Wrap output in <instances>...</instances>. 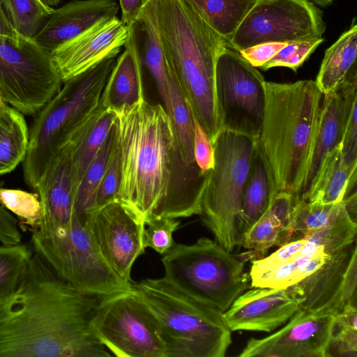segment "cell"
<instances>
[{
    "label": "cell",
    "instance_id": "22",
    "mask_svg": "<svg viewBox=\"0 0 357 357\" xmlns=\"http://www.w3.org/2000/svg\"><path fill=\"white\" fill-rule=\"evenodd\" d=\"M125 50L116 59L100 97L102 107L113 113L145 99L143 77L135 48L128 38Z\"/></svg>",
    "mask_w": 357,
    "mask_h": 357
},
{
    "label": "cell",
    "instance_id": "21",
    "mask_svg": "<svg viewBox=\"0 0 357 357\" xmlns=\"http://www.w3.org/2000/svg\"><path fill=\"white\" fill-rule=\"evenodd\" d=\"M357 80L323 95L319 122L307 176L299 199L305 200L327 155L341 144L347 118L357 100Z\"/></svg>",
    "mask_w": 357,
    "mask_h": 357
},
{
    "label": "cell",
    "instance_id": "46",
    "mask_svg": "<svg viewBox=\"0 0 357 357\" xmlns=\"http://www.w3.org/2000/svg\"><path fill=\"white\" fill-rule=\"evenodd\" d=\"M17 219L0 204V243L15 245L21 243L22 234Z\"/></svg>",
    "mask_w": 357,
    "mask_h": 357
},
{
    "label": "cell",
    "instance_id": "37",
    "mask_svg": "<svg viewBox=\"0 0 357 357\" xmlns=\"http://www.w3.org/2000/svg\"><path fill=\"white\" fill-rule=\"evenodd\" d=\"M357 356V305L347 306L335 315L327 357Z\"/></svg>",
    "mask_w": 357,
    "mask_h": 357
},
{
    "label": "cell",
    "instance_id": "45",
    "mask_svg": "<svg viewBox=\"0 0 357 357\" xmlns=\"http://www.w3.org/2000/svg\"><path fill=\"white\" fill-rule=\"evenodd\" d=\"M288 43H264L244 49L239 54L252 66L260 68L273 58Z\"/></svg>",
    "mask_w": 357,
    "mask_h": 357
},
{
    "label": "cell",
    "instance_id": "10",
    "mask_svg": "<svg viewBox=\"0 0 357 357\" xmlns=\"http://www.w3.org/2000/svg\"><path fill=\"white\" fill-rule=\"evenodd\" d=\"M91 329L112 356L165 357L158 322L132 288L101 298Z\"/></svg>",
    "mask_w": 357,
    "mask_h": 357
},
{
    "label": "cell",
    "instance_id": "47",
    "mask_svg": "<svg viewBox=\"0 0 357 357\" xmlns=\"http://www.w3.org/2000/svg\"><path fill=\"white\" fill-rule=\"evenodd\" d=\"M149 0H119L121 20L130 25L138 16Z\"/></svg>",
    "mask_w": 357,
    "mask_h": 357
},
{
    "label": "cell",
    "instance_id": "7",
    "mask_svg": "<svg viewBox=\"0 0 357 357\" xmlns=\"http://www.w3.org/2000/svg\"><path fill=\"white\" fill-rule=\"evenodd\" d=\"M161 261L166 280L222 313L251 287L245 260L206 237L190 245L174 243Z\"/></svg>",
    "mask_w": 357,
    "mask_h": 357
},
{
    "label": "cell",
    "instance_id": "31",
    "mask_svg": "<svg viewBox=\"0 0 357 357\" xmlns=\"http://www.w3.org/2000/svg\"><path fill=\"white\" fill-rule=\"evenodd\" d=\"M114 135V121L107 138L86 169L76 190L75 217L84 225L93 210L96 191L107 165Z\"/></svg>",
    "mask_w": 357,
    "mask_h": 357
},
{
    "label": "cell",
    "instance_id": "23",
    "mask_svg": "<svg viewBox=\"0 0 357 357\" xmlns=\"http://www.w3.org/2000/svg\"><path fill=\"white\" fill-rule=\"evenodd\" d=\"M276 194L270 169L257 139L243 193L238 220L240 243L245 231L268 209Z\"/></svg>",
    "mask_w": 357,
    "mask_h": 357
},
{
    "label": "cell",
    "instance_id": "2",
    "mask_svg": "<svg viewBox=\"0 0 357 357\" xmlns=\"http://www.w3.org/2000/svg\"><path fill=\"white\" fill-rule=\"evenodd\" d=\"M101 298L60 278L33 252L17 289L0 301V357H108L91 321Z\"/></svg>",
    "mask_w": 357,
    "mask_h": 357
},
{
    "label": "cell",
    "instance_id": "16",
    "mask_svg": "<svg viewBox=\"0 0 357 357\" xmlns=\"http://www.w3.org/2000/svg\"><path fill=\"white\" fill-rule=\"evenodd\" d=\"M335 316L299 309L287 324L263 338H251L241 357H327Z\"/></svg>",
    "mask_w": 357,
    "mask_h": 357
},
{
    "label": "cell",
    "instance_id": "1",
    "mask_svg": "<svg viewBox=\"0 0 357 357\" xmlns=\"http://www.w3.org/2000/svg\"><path fill=\"white\" fill-rule=\"evenodd\" d=\"M121 178L115 200L144 222L199 215L207 172L185 164L163 105L145 99L115 113Z\"/></svg>",
    "mask_w": 357,
    "mask_h": 357
},
{
    "label": "cell",
    "instance_id": "11",
    "mask_svg": "<svg viewBox=\"0 0 357 357\" xmlns=\"http://www.w3.org/2000/svg\"><path fill=\"white\" fill-rule=\"evenodd\" d=\"M51 53L33 39L0 35V92L24 115L37 114L61 89Z\"/></svg>",
    "mask_w": 357,
    "mask_h": 357
},
{
    "label": "cell",
    "instance_id": "34",
    "mask_svg": "<svg viewBox=\"0 0 357 357\" xmlns=\"http://www.w3.org/2000/svg\"><path fill=\"white\" fill-rule=\"evenodd\" d=\"M292 231L286 229L269 206L266 213L243 235L240 245L257 252H266L273 246H282L293 239Z\"/></svg>",
    "mask_w": 357,
    "mask_h": 357
},
{
    "label": "cell",
    "instance_id": "33",
    "mask_svg": "<svg viewBox=\"0 0 357 357\" xmlns=\"http://www.w3.org/2000/svg\"><path fill=\"white\" fill-rule=\"evenodd\" d=\"M5 13L15 33L33 39L54 8L41 0H1Z\"/></svg>",
    "mask_w": 357,
    "mask_h": 357
},
{
    "label": "cell",
    "instance_id": "15",
    "mask_svg": "<svg viewBox=\"0 0 357 357\" xmlns=\"http://www.w3.org/2000/svg\"><path fill=\"white\" fill-rule=\"evenodd\" d=\"M85 225L99 252L123 280L131 282L135 260L145 251V224L117 201L94 210Z\"/></svg>",
    "mask_w": 357,
    "mask_h": 357
},
{
    "label": "cell",
    "instance_id": "18",
    "mask_svg": "<svg viewBox=\"0 0 357 357\" xmlns=\"http://www.w3.org/2000/svg\"><path fill=\"white\" fill-rule=\"evenodd\" d=\"M299 309L287 289L255 287L239 295L222 316L231 331L271 332Z\"/></svg>",
    "mask_w": 357,
    "mask_h": 357
},
{
    "label": "cell",
    "instance_id": "39",
    "mask_svg": "<svg viewBox=\"0 0 357 357\" xmlns=\"http://www.w3.org/2000/svg\"><path fill=\"white\" fill-rule=\"evenodd\" d=\"M180 222L176 218L153 216L145 221L143 243L160 255L168 251L175 243L173 233L178 229Z\"/></svg>",
    "mask_w": 357,
    "mask_h": 357
},
{
    "label": "cell",
    "instance_id": "36",
    "mask_svg": "<svg viewBox=\"0 0 357 357\" xmlns=\"http://www.w3.org/2000/svg\"><path fill=\"white\" fill-rule=\"evenodd\" d=\"M0 204L31 231L37 229L44 218V208L37 192L0 186Z\"/></svg>",
    "mask_w": 357,
    "mask_h": 357
},
{
    "label": "cell",
    "instance_id": "25",
    "mask_svg": "<svg viewBox=\"0 0 357 357\" xmlns=\"http://www.w3.org/2000/svg\"><path fill=\"white\" fill-rule=\"evenodd\" d=\"M226 41L231 39L257 0H182Z\"/></svg>",
    "mask_w": 357,
    "mask_h": 357
},
{
    "label": "cell",
    "instance_id": "41",
    "mask_svg": "<svg viewBox=\"0 0 357 357\" xmlns=\"http://www.w3.org/2000/svg\"><path fill=\"white\" fill-rule=\"evenodd\" d=\"M120 178V156L114 135L107 165L96 191L93 211L109 202L116 201Z\"/></svg>",
    "mask_w": 357,
    "mask_h": 357
},
{
    "label": "cell",
    "instance_id": "26",
    "mask_svg": "<svg viewBox=\"0 0 357 357\" xmlns=\"http://www.w3.org/2000/svg\"><path fill=\"white\" fill-rule=\"evenodd\" d=\"M356 170L351 171L346 165L340 144L325 158L305 201L322 204L342 202L350 176Z\"/></svg>",
    "mask_w": 357,
    "mask_h": 357
},
{
    "label": "cell",
    "instance_id": "49",
    "mask_svg": "<svg viewBox=\"0 0 357 357\" xmlns=\"http://www.w3.org/2000/svg\"><path fill=\"white\" fill-rule=\"evenodd\" d=\"M314 4L321 6V7H327L330 6L333 0H310Z\"/></svg>",
    "mask_w": 357,
    "mask_h": 357
},
{
    "label": "cell",
    "instance_id": "48",
    "mask_svg": "<svg viewBox=\"0 0 357 357\" xmlns=\"http://www.w3.org/2000/svg\"><path fill=\"white\" fill-rule=\"evenodd\" d=\"M0 35L15 38L17 36L14 31L2 6L0 0Z\"/></svg>",
    "mask_w": 357,
    "mask_h": 357
},
{
    "label": "cell",
    "instance_id": "44",
    "mask_svg": "<svg viewBox=\"0 0 357 357\" xmlns=\"http://www.w3.org/2000/svg\"><path fill=\"white\" fill-rule=\"evenodd\" d=\"M194 156L197 165L203 172H207L213 169L214 165L213 142L195 118Z\"/></svg>",
    "mask_w": 357,
    "mask_h": 357
},
{
    "label": "cell",
    "instance_id": "14",
    "mask_svg": "<svg viewBox=\"0 0 357 357\" xmlns=\"http://www.w3.org/2000/svg\"><path fill=\"white\" fill-rule=\"evenodd\" d=\"M300 309L336 315L347 306L357 305L356 241L330 255L314 273L287 289Z\"/></svg>",
    "mask_w": 357,
    "mask_h": 357
},
{
    "label": "cell",
    "instance_id": "9",
    "mask_svg": "<svg viewBox=\"0 0 357 357\" xmlns=\"http://www.w3.org/2000/svg\"><path fill=\"white\" fill-rule=\"evenodd\" d=\"M31 247L60 278L84 294L103 298L132 288L107 263L76 217L68 226L31 231Z\"/></svg>",
    "mask_w": 357,
    "mask_h": 357
},
{
    "label": "cell",
    "instance_id": "43",
    "mask_svg": "<svg viewBox=\"0 0 357 357\" xmlns=\"http://www.w3.org/2000/svg\"><path fill=\"white\" fill-rule=\"evenodd\" d=\"M341 151L344 161L353 171L357 166V100L352 105L345 125Z\"/></svg>",
    "mask_w": 357,
    "mask_h": 357
},
{
    "label": "cell",
    "instance_id": "4",
    "mask_svg": "<svg viewBox=\"0 0 357 357\" xmlns=\"http://www.w3.org/2000/svg\"><path fill=\"white\" fill-rule=\"evenodd\" d=\"M156 25L166 59L195 118L213 142L222 130L215 75L226 41L182 0H157Z\"/></svg>",
    "mask_w": 357,
    "mask_h": 357
},
{
    "label": "cell",
    "instance_id": "40",
    "mask_svg": "<svg viewBox=\"0 0 357 357\" xmlns=\"http://www.w3.org/2000/svg\"><path fill=\"white\" fill-rule=\"evenodd\" d=\"M324 38L288 43L270 61L259 68L267 70L274 67H287L294 72L302 66Z\"/></svg>",
    "mask_w": 357,
    "mask_h": 357
},
{
    "label": "cell",
    "instance_id": "50",
    "mask_svg": "<svg viewBox=\"0 0 357 357\" xmlns=\"http://www.w3.org/2000/svg\"><path fill=\"white\" fill-rule=\"evenodd\" d=\"M44 3H45L49 7L54 8V7L57 6L61 0H41Z\"/></svg>",
    "mask_w": 357,
    "mask_h": 357
},
{
    "label": "cell",
    "instance_id": "3",
    "mask_svg": "<svg viewBox=\"0 0 357 357\" xmlns=\"http://www.w3.org/2000/svg\"><path fill=\"white\" fill-rule=\"evenodd\" d=\"M265 105L257 144L277 193L299 198L310 165L323 94L311 79L265 82Z\"/></svg>",
    "mask_w": 357,
    "mask_h": 357
},
{
    "label": "cell",
    "instance_id": "17",
    "mask_svg": "<svg viewBox=\"0 0 357 357\" xmlns=\"http://www.w3.org/2000/svg\"><path fill=\"white\" fill-rule=\"evenodd\" d=\"M128 36V26L114 17L52 52V61L62 83L106 59L116 57Z\"/></svg>",
    "mask_w": 357,
    "mask_h": 357
},
{
    "label": "cell",
    "instance_id": "38",
    "mask_svg": "<svg viewBox=\"0 0 357 357\" xmlns=\"http://www.w3.org/2000/svg\"><path fill=\"white\" fill-rule=\"evenodd\" d=\"M341 202L322 204L308 202L297 197L291 215V226L294 235L298 234L296 239L324 226L337 211Z\"/></svg>",
    "mask_w": 357,
    "mask_h": 357
},
{
    "label": "cell",
    "instance_id": "24",
    "mask_svg": "<svg viewBox=\"0 0 357 357\" xmlns=\"http://www.w3.org/2000/svg\"><path fill=\"white\" fill-rule=\"evenodd\" d=\"M357 24L350 28L324 54L316 84L323 95L336 91L342 84L357 80Z\"/></svg>",
    "mask_w": 357,
    "mask_h": 357
},
{
    "label": "cell",
    "instance_id": "6",
    "mask_svg": "<svg viewBox=\"0 0 357 357\" xmlns=\"http://www.w3.org/2000/svg\"><path fill=\"white\" fill-rule=\"evenodd\" d=\"M154 315L165 357H224L231 331L222 313L178 289L164 277L132 284Z\"/></svg>",
    "mask_w": 357,
    "mask_h": 357
},
{
    "label": "cell",
    "instance_id": "29",
    "mask_svg": "<svg viewBox=\"0 0 357 357\" xmlns=\"http://www.w3.org/2000/svg\"><path fill=\"white\" fill-rule=\"evenodd\" d=\"M115 118L114 113L105 109L101 105L97 114L78 135L73 157L75 192L86 169L107 138Z\"/></svg>",
    "mask_w": 357,
    "mask_h": 357
},
{
    "label": "cell",
    "instance_id": "8",
    "mask_svg": "<svg viewBox=\"0 0 357 357\" xmlns=\"http://www.w3.org/2000/svg\"><path fill=\"white\" fill-rule=\"evenodd\" d=\"M256 143L250 136L227 130L213 141L214 165L207 173L199 215L229 252L240 245L238 220Z\"/></svg>",
    "mask_w": 357,
    "mask_h": 357
},
{
    "label": "cell",
    "instance_id": "20",
    "mask_svg": "<svg viewBox=\"0 0 357 357\" xmlns=\"http://www.w3.org/2000/svg\"><path fill=\"white\" fill-rule=\"evenodd\" d=\"M114 0H75L54 8L33 40L52 53L96 25L116 17Z\"/></svg>",
    "mask_w": 357,
    "mask_h": 357
},
{
    "label": "cell",
    "instance_id": "28",
    "mask_svg": "<svg viewBox=\"0 0 357 357\" xmlns=\"http://www.w3.org/2000/svg\"><path fill=\"white\" fill-rule=\"evenodd\" d=\"M166 112L183 162L188 166L198 167L194 156L195 116L172 68Z\"/></svg>",
    "mask_w": 357,
    "mask_h": 357
},
{
    "label": "cell",
    "instance_id": "19",
    "mask_svg": "<svg viewBox=\"0 0 357 357\" xmlns=\"http://www.w3.org/2000/svg\"><path fill=\"white\" fill-rule=\"evenodd\" d=\"M86 125L57 151L35 190L45 212L40 226H68L75 218L73 157L76 139Z\"/></svg>",
    "mask_w": 357,
    "mask_h": 357
},
{
    "label": "cell",
    "instance_id": "12",
    "mask_svg": "<svg viewBox=\"0 0 357 357\" xmlns=\"http://www.w3.org/2000/svg\"><path fill=\"white\" fill-rule=\"evenodd\" d=\"M265 79L238 52L225 47L215 65V96L222 130L259 138Z\"/></svg>",
    "mask_w": 357,
    "mask_h": 357
},
{
    "label": "cell",
    "instance_id": "27",
    "mask_svg": "<svg viewBox=\"0 0 357 357\" xmlns=\"http://www.w3.org/2000/svg\"><path fill=\"white\" fill-rule=\"evenodd\" d=\"M29 131L23 114L8 106L0 112V175L9 173L23 162Z\"/></svg>",
    "mask_w": 357,
    "mask_h": 357
},
{
    "label": "cell",
    "instance_id": "51",
    "mask_svg": "<svg viewBox=\"0 0 357 357\" xmlns=\"http://www.w3.org/2000/svg\"><path fill=\"white\" fill-rule=\"evenodd\" d=\"M8 106V103L6 102L0 92V112L3 111Z\"/></svg>",
    "mask_w": 357,
    "mask_h": 357
},
{
    "label": "cell",
    "instance_id": "13",
    "mask_svg": "<svg viewBox=\"0 0 357 357\" xmlns=\"http://www.w3.org/2000/svg\"><path fill=\"white\" fill-rule=\"evenodd\" d=\"M323 12L310 0H257L226 43L240 52L264 43H292L323 38Z\"/></svg>",
    "mask_w": 357,
    "mask_h": 357
},
{
    "label": "cell",
    "instance_id": "35",
    "mask_svg": "<svg viewBox=\"0 0 357 357\" xmlns=\"http://www.w3.org/2000/svg\"><path fill=\"white\" fill-rule=\"evenodd\" d=\"M33 254L31 247L24 243L0 245V301L17 289Z\"/></svg>",
    "mask_w": 357,
    "mask_h": 357
},
{
    "label": "cell",
    "instance_id": "42",
    "mask_svg": "<svg viewBox=\"0 0 357 357\" xmlns=\"http://www.w3.org/2000/svg\"><path fill=\"white\" fill-rule=\"evenodd\" d=\"M307 240L305 238L292 240L280 246L278 250L268 257L254 261L249 276L262 273L275 266L297 258L303 255L302 250Z\"/></svg>",
    "mask_w": 357,
    "mask_h": 357
},
{
    "label": "cell",
    "instance_id": "30",
    "mask_svg": "<svg viewBox=\"0 0 357 357\" xmlns=\"http://www.w3.org/2000/svg\"><path fill=\"white\" fill-rule=\"evenodd\" d=\"M329 255L324 251L301 255L266 272L250 277L251 287L287 289L318 270Z\"/></svg>",
    "mask_w": 357,
    "mask_h": 357
},
{
    "label": "cell",
    "instance_id": "5",
    "mask_svg": "<svg viewBox=\"0 0 357 357\" xmlns=\"http://www.w3.org/2000/svg\"><path fill=\"white\" fill-rule=\"evenodd\" d=\"M116 57L106 59L63 82L37 113L22 162L24 178L36 190L57 151L98 112L100 97Z\"/></svg>",
    "mask_w": 357,
    "mask_h": 357
},
{
    "label": "cell",
    "instance_id": "32",
    "mask_svg": "<svg viewBox=\"0 0 357 357\" xmlns=\"http://www.w3.org/2000/svg\"><path fill=\"white\" fill-rule=\"evenodd\" d=\"M356 221L352 218L342 200L324 226L302 238L313 242L326 255H331L356 241Z\"/></svg>",
    "mask_w": 357,
    "mask_h": 357
}]
</instances>
